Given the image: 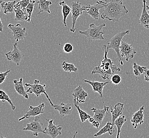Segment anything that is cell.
Here are the masks:
<instances>
[{"instance_id":"1","label":"cell","mask_w":149,"mask_h":138,"mask_svg":"<svg viewBox=\"0 0 149 138\" xmlns=\"http://www.w3.org/2000/svg\"><path fill=\"white\" fill-rule=\"evenodd\" d=\"M98 2L104 6V10L101 15L102 19H108L109 21L118 22L120 18L128 13V10L123 5V1L111 0L108 2L98 1Z\"/></svg>"},{"instance_id":"2","label":"cell","mask_w":149,"mask_h":138,"mask_svg":"<svg viewBox=\"0 0 149 138\" xmlns=\"http://www.w3.org/2000/svg\"><path fill=\"white\" fill-rule=\"evenodd\" d=\"M103 49H104V57L102 60L101 64L95 67L91 72V74L98 73L101 75L102 79L107 80L109 79L110 76H112L116 72H120L121 70L114 64L111 59L108 57L109 49L108 48L107 45H104Z\"/></svg>"},{"instance_id":"3","label":"cell","mask_w":149,"mask_h":138,"mask_svg":"<svg viewBox=\"0 0 149 138\" xmlns=\"http://www.w3.org/2000/svg\"><path fill=\"white\" fill-rule=\"evenodd\" d=\"M106 24H102L99 26H96L94 24H90L88 29L84 31L79 30V33L84 35L89 42L95 41L97 40H104V34L106 33V31L103 29L104 27H106Z\"/></svg>"},{"instance_id":"4","label":"cell","mask_w":149,"mask_h":138,"mask_svg":"<svg viewBox=\"0 0 149 138\" xmlns=\"http://www.w3.org/2000/svg\"><path fill=\"white\" fill-rule=\"evenodd\" d=\"M130 33V30H128L125 31L120 32L113 36L110 40L108 41L107 47L109 50L113 49L116 53L118 59L119 60V64L121 66L124 65V62L123 61L122 57L120 53V46L121 44L123 38L126 35H128Z\"/></svg>"},{"instance_id":"5","label":"cell","mask_w":149,"mask_h":138,"mask_svg":"<svg viewBox=\"0 0 149 138\" xmlns=\"http://www.w3.org/2000/svg\"><path fill=\"white\" fill-rule=\"evenodd\" d=\"M24 85L26 87H29V88L26 91L27 93H30L31 94L33 93L36 95L37 97H39L42 94L44 93L46 97V98H47L49 103L51 104V106H53L54 104L51 101L46 91V89H45V87L46 86V84H40L39 80L37 79H35L34 80L33 84H30L26 83Z\"/></svg>"},{"instance_id":"6","label":"cell","mask_w":149,"mask_h":138,"mask_svg":"<svg viewBox=\"0 0 149 138\" xmlns=\"http://www.w3.org/2000/svg\"><path fill=\"white\" fill-rule=\"evenodd\" d=\"M71 6L72 26L70 29V31L74 33L75 31V26L76 22L77 21L78 18L83 14L84 11L88 10V6H83L79 1H76L72 2Z\"/></svg>"},{"instance_id":"7","label":"cell","mask_w":149,"mask_h":138,"mask_svg":"<svg viewBox=\"0 0 149 138\" xmlns=\"http://www.w3.org/2000/svg\"><path fill=\"white\" fill-rule=\"evenodd\" d=\"M43 123L40 120L39 116H36L33 121H30L29 123H27V126L24 128L23 130L29 131L33 132V135L37 137L39 133H45L44 130L42 129Z\"/></svg>"},{"instance_id":"8","label":"cell","mask_w":149,"mask_h":138,"mask_svg":"<svg viewBox=\"0 0 149 138\" xmlns=\"http://www.w3.org/2000/svg\"><path fill=\"white\" fill-rule=\"evenodd\" d=\"M9 28L12 31L13 38L16 42L24 39L27 36V29L26 27H22L20 24H8Z\"/></svg>"},{"instance_id":"9","label":"cell","mask_w":149,"mask_h":138,"mask_svg":"<svg viewBox=\"0 0 149 138\" xmlns=\"http://www.w3.org/2000/svg\"><path fill=\"white\" fill-rule=\"evenodd\" d=\"M6 55L8 60L15 63L18 66H19V64L24 57V53L18 48L17 42L13 44V49L12 51L6 53Z\"/></svg>"},{"instance_id":"10","label":"cell","mask_w":149,"mask_h":138,"mask_svg":"<svg viewBox=\"0 0 149 138\" xmlns=\"http://www.w3.org/2000/svg\"><path fill=\"white\" fill-rule=\"evenodd\" d=\"M45 119L48 121V125L44 129L45 134L49 135L52 138H56L58 135H62V126L55 125L53 119H47V118H45Z\"/></svg>"},{"instance_id":"11","label":"cell","mask_w":149,"mask_h":138,"mask_svg":"<svg viewBox=\"0 0 149 138\" xmlns=\"http://www.w3.org/2000/svg\"><path fill=\"white\" fill-rule=\"evenodd\" d=\"M120 53L122 57H125L126 62H128L130 59L134 58L136 51L134 49L133 45L125 42L123 40L120 46Z\"/></svg>"},{"instance_id":"12","label":"cell","mask_w":149,"mask_h":138,"mask_svg":"<svg viewBox=\"0 0 149 138\" xmlns=\"http://www.w3.org/2000/svg\"><path fill=\"white\" fill-rule=\"evenodd\" d=\"M45 104L44 102H42L40 105L37 106H33L30 105L29 110L27 111L26 114H24L22 117L18 119L19 121L24 120L27 118H30L31 117H34L36 116H39L40 114L44 113V111L45 108Z\"/></svg>"},{"instance_id":"13","label":"cell","mask_w":149,"mask_h":138,"mask_svg":"<svg viewBox=\"0 0 149 138\" xmlns=\"http://www.w3.org/2000/svg\"><path fill=\"white\" fill-rule=\"evenodd\" d=\"M144 110V106H141L140 109L134 113L132 115L131 119L132 125L133 126L134 129H136L139 124L142 125L144 123V114L143 112Z\"/></svg>"},{"instance_id":"14","label":"cell","mask_w":149,"mask_h":138,"mask_svg":"<svg viewBox=\"0 0 149 138\" xmlns=\"http://www.w3.org/2000/svg\"><path fill=\"white\" fill-rule=\"evenodd\" d=\"M84 81L85 82L90 84L93 87V91L94 93H98L101 98H103V89L105 86L108 84H110L109 81L106 82H99L97 81H91L84 79Z\"/></svg>"},{"instance_id":"15","label":"cell","mask_w":149,"mask_h":138,"mask_svg":"<svg viewBox=\"0 0 149 138\" xmlns=\"http://www.w3.org/2000/svg\"><path fill=\"white\" fill-rule=\"evenodd\" d=\"M52 107H54L55 110L59 112L61 117H64L66 115H70L72 114L73 111V107H72L71 104L70 103L65 104L64 102H61L60 104H54Z\"/></svg>"},{"instance_id":"16","label":"cell","mask_w":149,"mask_h":138,"mask_svg":"<svg viewBox=\"0 0 149 138\" xmlns=\"http://www.w3.org/2000/svg\"><path fill=\"white\" fill-rule=\"evenodd\" d=\"M87 6L88 10L86 13L95 20H98L99 18V10L104 8V6L100 3L98 2V1H97L96 3L93 5H90L89 4Z\"/></svg>"},{"instance_id":"17","label":"cell","mask_w":149,"mask_h":138,"mask_svg":"<svg viewBox=\"0 0 149 138\" xmlns=\"http://www.w3.org/2000/svg\"><path fill=\"white\" fill-rule=\"evenodd\" d=\"M72 95L79 104L86 102V97L88 96L87 92L80 85L75 89Z\"/></svg>"},{"instance_id":"18","label":"cell","mask_w":149,"mask_h":138,"mask_svg":"<svg viewBox=\"0 0 149 138\" xmlns=\"http://www.w3.org/2000/svg\"><path fill=\"white\" fill-rule=\"evenodd\" d=\"M109 107L107 106H104V109H102L96 108H91V111L94 113L93 117L95 121H98L100 124L102 123L106 115L109 113Z\"/></svg>"},{"instance_id":"19","label":"cell","mask_w":149,"mask_h":138,"mask_svg":"<svg viewBox=\"0 0 149 138\" xmlns=\"http://www.w3.org/2000/svg\"><path fill=\"white\" fill-rule=\"evenodd\" d=\"M146 0H143V10L139 20V23L149 30V15L146 10Z\"/></svg>"},{"instance_id":"20","label":"cell","mask_w":149,"mask_h":138,"mask_svg":"<svg viewBox=\"0 0 149 138\" xmlns=\"http://www.w3.org/2000/svg\"><path fill=\"white\" fill-rule=\"evenodd\" d=\"M14 87L16 92L20 95L23 96L26 99H29V96L28 95L26 91L24 89V84H23V79L21 78L19 80H13Z\"/></svg>"},{"instance_id":"21","label":"cell","mask_w":149,"mask_h":138,"mask_svg":"<svg viewBox=\"0 0 149 138\" xmlns=\"http://www.w3.org/2000/svg\"><path fill=\"white\" fill-rule=\"evenodd\" d=\"M124 108V104L121 102H118L115 105L114 108H111L110 112L111 113V117H112V123H114V122L116 120L118 117H119L122 114L123 109Z\"/></svg>"},{"instance_id":"22","label":"cell","mask_w":149,"mask_h":138,"mask_svg":"<svg viewBox=\"0 0 149 138\" xmlns=\"http://www.w3.org/2000/svg\"><path fill=\"white\" fill-rule=\"evenodd\" d=\"M15 20L16 21H27L28 19V15L27 12L24 11L21 8V6L17 4L15 6Z\"/></svg>"},{"instance_id":"23","label":"cell","mask_w":149,"mask_h":138,"mask_svg":"<svg viewBox=\"0 0 149 138\" xmlns=\"http://www.w3.org/2000/svg\"><path fill=\"white\" fill-rule=\"evenodd\" d=\"M113 124L110 122H108L106 123L105 126L102 128L98 132L94 135L95 137H98L104 135L106 133H108L109 135H112L115 132V129L113 128Z\"/></svg>"},{"instance_id":"24","label":"cell","mask_w":149,"mask_h":138,"mask_svg":"<svg viewBox=\"0 0 149 138\" xmlns=\"http://www.w3.org/2000/svg\"><path fill=\"white\" fill-rule=\"evenodd\" d=\"M52 2L49 0H38V9L39 11L37 15H39L42 12H46L50 14L51 13V10L49 9V6L52 4Z\"/></svg>"},{"instance_id":"25","label":"cell","mask_w":149,"mask_h":138,"mask_svg":"<svg viewBox=\"0 0 149 138\" xmlns=\"http://www.w3.org/2000/svg\"><path fill=\"white\" fill-rule=\"evenodd\" d=\"M60 6L62 7V12L63 15V23L64 24L65 27H67L66 24V20L69 15L71 13L72 9L66 4L64 1H62L59 3Z\"/></svg>"},{"instance_id":"26","label":"cell","mask_w":149,"mask_h":138,"mask_svg":"<svg viewBox=\"0 0 149 138\" xmlns=\"http://www.w3.org/2000/svg\"><path fill=\"white\" fill-rule=\"evenodd\" d=\"M16 4V1L3 2L1 3V8L3 10L4 13L7 15L9 13H13L15 12V6Z\"/></svg>"},{"instance_id":"27","label":"cell","mask_w":149,"mask_h":138,"mask_svg":"<svg viewBox=\"0 0 149 138\" xmlns=\"http://www.w3.org/2000/svg\"><path fill=\"white\" fill-rule=\"evenodd\" d=\"M73 103H74L75 107L77 108L78 112H79V116H80V118L81 122L82 123H84L86 120H89V118L90 117H91V116L88 113H87L86 112L84 111V110H82L80 107L79 103L77 101V100L74 99V98L73 99Z\"/></svg>"},{"instance_id":"28","label":"cell","mask_w":149,"mask_h":138,"mask_svg":"<svg viewBox=\"0 0 149 138\" xmlns=\"http://www.w3.org/2000/svg\"><path fill=\"white\" fill-rule=\"evenodd\" d=\"M127 121L125 115H120L118 117L113 123V125H116L117 128V138H120V134L122 131V128L124 124Z\"/></svg>"},{"instance_id":"29","label":"cell","mask_w":149,"mask_h":138,"mask_svg":"<svg viewBox=\"0 0 149 138\" xmlns=\"http://www.w3.org/2000/svg\"><path fill=\"white\" fill-rule=\"evenodd\" d=\"M0 101L2 102H8L11 106V108L13 111H15V105L13 104L12 102V100L10 99L9 95L6 93V91L4 90L0 89Z\"/></svg>"},{"instance_id":"30","label":"cell","mask_w":149,"mask_h":138,"mask_svg":"<svg viewBox=\"0 0 149 138\" xmlns=\"http://www.w3.org/2000/svg\"><path fill=\"white\" fill-rule=\"evenodd\" d=\"M61 66L63 70L65 72L77 73L78 71V68L75 66L74 64L68 63L65 61H63L62 62Z\"/></svg>"},{"instance_id":"31","label":"cell","mask_w":149,"mask_h":138,"mask_svg":"<svg viewBox=\"0 0 149 138\" xmlns=\"http://www.w3.org/2000/svg\"><path fill=\"white\" fill-rule=\"evenodd\" d=\"M133 72L136 77H139L141 75L144 73L147 68L146 66H141L136 63H133Z\"/></svg>"},{"instance_id":"32","label":"cell","mask_w":149,"mask_h":138,"mask_svg":"<svg viewBox=\"0 0 149 138\" xmlns=\"http://www.w3.org/2000/svg\"><path fill=\"white\" fill-rule=\"evenodd\" d=\"M35 3H36L35 0H31L30 3L26 8V12H27V14L28 15V19L27 21L28 22H30L31 20V15L34 9Z\"/></svg>"},{"instance_id":"33","label":"cell","mask_w":149,"mask_h":138,"mask_svg":"<svg viewBox=\"0 0 149 138\" xmlns=\"http://www.w3.org/2000/svg\"><path fill=\"white\" fill-rule=\"evenodd\" d=\"M122 79V78L121 75L115 73L111 76V82H112L113 84H115V85H118L121 82Z\"/></svg>"},{"instance_id":"34","label":"cell","mask_w":149,"mask_h":138,"mask_svg":"<svg viewBox=\"0 0 149 138\" xmlns=\"http://www.w3.org/2000/svg\"><path fill=\"white\" fill-rule=\"evenodd\" d=\"M73 46L70 43H66L63 46V50L66 53H70L73 51Z\"/></svg>"},{"instance_id":"35","label":"cell","mask_w":149,"mask_h":138,"mask_svg":"<svg viewBox=\"0 0 149 138\" xmlns=\"http://www.w3.org/2000/svg\"><path fill=\"white\" fill-rule=\"evenodd\" d=\"M31 0H20L17 4L21 6V8L24 11L26 12V8L30 3Z\"/></svg>"},{"instance_id":"36","label":"cell","mask_w":149,"mask_h":138,"mask_svg":"<svg viewBox=\"0 0 149 138\" xmlns=\"http://www.w3.org/2000/svg\"><path fill=\"white\" fill-rule=\"evenodd\" d=\"M10 71L11 70H8L6 72H0V84H3L6 80V77Z\"/></svg>"},{"instance_id":"37","label":"cell","mask_w":149,"mask_h":138,"mask_svg":"<svg viewBox=\"0 0 149 138\" xmlns=\"http://www.w3.org/2000/svg\"><path fill=\"white\" fill-rule=\"evenodd\" d=\"M144 80L146 81L149 82V69H146L144 72Z\"/></svg>"},{"instance_id":"38","label":"cell","mask_w":149,"mask_h":138,"mask_svg":"<svg viewBox=\"0 0 149 138\" xmlns=\"http://www.w3.org/2000/svg\"><path fill=\"white\" fill-rule=\"evenodd\" d=\"M100 124H101L99 123V122H98V121H95L92 123V125H93V126H94V127H95L96 129H98L100 125Z\"/></svg>"},{"instance_id":"39","label":"cell","mask_w":149,"mask_h":138,"mask_svg":"<svg viewBox=\"0 0 149 138\" xmlns=\"http://www.w3.org/2000/svg\"><path fill=\"white\" fill-rule=\"evenodd\" d=\"M1 11V10H0ZM3 24L2 22L1 21V19L0 18V32H3Z\"/></svg>"},{"instance_id":"40","label":"cell","mask_w":149,"mask_h":138,"mask_svg":"<svg viewBox=\"0 0 149 138\" xmlns=\"http://www.w3.org/2000/svg\"><path fill=\"white\" fill-rule=\"evenodd\" d=\"M88 120L89 121L90 123L92 124V123L95 121V119L93 118V117H91H91H90L89 118V120Z\"/></svg>"},{"instance_id":"41","label":"cell","mask_w":149,"mask_h":138,"mask_svg":"<svg viewBox=\"0 0 149 138\" xmlns=\"http://www.w3.org/2000/svg\"><path fill=\"white\" fill-rule=\"evenodd\" d=\"M78 131H76L75 132V133L74 135H73V138H75V137H76V136H77V134H78Z\"/></svg>"},{"instance_id":"42","label":"cell","mask_w":149,"mask_h":138,"mask_svg":"<svg viewBox=\"0 0 149 138\" xmlns=\"http://www.w3.org/2000/svg\"><path fill=\"white\" fill-rule=\"evenodd\" d=\"M110 1H111V0H104V1L105 2H109Z\"/></svg>"},{"instance_id":"43","label":"cell","mask_w":149,"mask_h":138,"mask_svg":"<svg viewBox=\"0 0 149 138\" xmlns=\"http://www.w3.org/2000/svg\"><path fill=\"white\" fill-rule=\"evenodd\" d=\"M146 10L149 11V6H146Z\"/></svg>"},{"instance_id":"44","label":"cell","mask_w":149,"mask_h":138,"mask_svg":"<svg viewBox=\"0 0 149 138\" xmlns=\"http://www.w3.org/2000/svg\"><path fill=\"white\" fill-rule=\"evenodd\" d=\"M4 1H2V0H0V5H1V3H2Z\"/></svg>"},{"instance_id":"45","label":"cell","mask_w":149,"mask_h":138,"mask_svg":"<svg viewBox=\"0 0 149 138\" xmlns=\"http://www.w3.org/2000/svg\"><path fill=\"white\" fill-rule=\"evenodd\" d=\"M1 138H6L5 137H3V136H1Z\"/></svg>"},{"instance_id":"46","label":"cell","mask_w":149,"mask_h":138,"mask_svg":"<svg viewBox=\"0 0 149 138\" xmlns=\"http://www.w3.org/2000/svg\"><path fill=\"white\" fill-rule=\"evenodd\" d=\"M117 1H123V0H117Z\"/></svg>"},{"instance_id":"47","label":"cell","mask_w":149,"mask_h":138,"mask_svg":"<svg viewBox=\"0 0 149 138\" xmlns=\"http://www.w3.org/2000/svg\"><path fill=\"white\" fill-rule=\"evenodd\" d=\"M2 1H4V0H2Z\"/></svg>"}]
</instances>
